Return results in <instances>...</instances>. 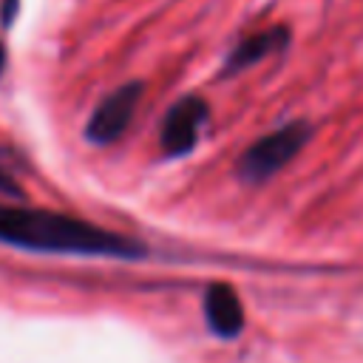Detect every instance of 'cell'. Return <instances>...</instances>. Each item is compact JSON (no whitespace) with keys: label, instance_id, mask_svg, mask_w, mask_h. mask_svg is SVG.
<instances>
[{"label":"cell","instance_id":"1","mask_svg":"<svg viewBox=\"0 0 363 363\" xmlns=\"http://www.w3.org/2000/svg\"><path fill=\"white\" fill-rule=\"evenodd\" d=\"M0 244L54 252V255H88V258H139L145 247L128 235L105 230L77 216H65L43 207L3 204L0 201Z\"/></svg>","mask_w":363,"mask_h":363},{"label":"cell","instance_id":"2","mask_svg":"<svg viewBox=\"0 0 363 363\" xmlns=\"http://www.w3.org/2000/svg\"><path fill=\"white\" fill-rule=\"evenodd\" d=\"M309 133H312V125L306 119H292V122L275 128L272 133L255 139L241 153V159L235 164L238 179L247 184L267 182L269 176H275L281 167H286L301 153V147L309 142Z\"/></svg>","mask_w":363,"mask_h":363},{"label":"cell","instance_id":"3","mask_svg":"<svg viewBox=\"0 0 363 363\" xmlns=\"http://www.w3.org/2000/svg\"><path fill=\"white\" fill-rule=\"evenodd\" d=\"M207 119H210V105L204 96H199V94L179 96L167 108L162 128H159V145H162L164 156L179 159L184 153H190L199 145V136H201V128L207 125Z\"/></svg>","mask_w":363,"mask_h":363},{"label":"cell","instance_id":"4","mask_svg":"<svg viewBox=\"0 0 363 363\" xmlns=\"http://www.w3.org/2000/svg\"><path fill=\"white\" fill-rule=\"evenodd\" d=\"M142 94H145L142 82H125L116 91H111L108 96H102L99 105L94 108V113L88 116L85 139L91 145H113L133 122Z\"/></svg>","mask_w":363,"mask_h":363},{"label":"cell","instance_id":"5","mask_svg":"<svg viewBox=\"0 0 363 363\" xmlns=\"http://www.w3.org/2000/svg\"><path fill=\"white\" fill-rule=\"evenodd\" d=\"M286 43H289V28L286 26H272V28H264V31H255V34L238 40L221 62V77H233V74L284 51Z\"/></svg>","mask_w":363,"mask_h":363},{"label":"cell","instance_id":"6","mask_svg":"<svg viewBox=\"0 0 363 363\" xmlns=\"http://www.w3.org/2000/svg\"><path fill=\"white\" fill-rule=\"evenodd\" d=\"M204 318L213 335L235 337L244 329V306L230 284H210L204 292Z\"/></svg>","mask_w":363,"mask_h":363},{"label":"cell","instance_id":"7","mask_svg":"<svg viewBox=\"0 0 363 363\" xmlns=\"http://www.w3.org/2000/svg\"><path fill=\"white\" fill-rule=\"evenodd\" d=\"M0 196L23 199V187H20V184H17V179L3 167V162H0Z\"/></svg>","mask_w":363,"mask_h":363},{"label":"cell","instance_id":"8","mask_svg":"<svg viewBox=\"0 0 363 363\" xmlns=\"http://www.w3.org/2000/svg\"><path fill=\"white\" fill-rule=\"evenodd\" d=\"M20 11V0H0V23L9 28Z\"/></svg>","mask_w":363,"mask_h":363},{"label":"cell","instance_id":"9","mask_svg":"<svg viewBox=\"0 0 363 363\" xmlns=\"http://www.w3.org/2000/svg\"><path fill=\"white\" fill-rule=\"evenodd\" d=\"M3 68H6V48H3V43H0V74H3Z\"/></svg>","mask_w":363,"mask_h":363}]
</instances>
